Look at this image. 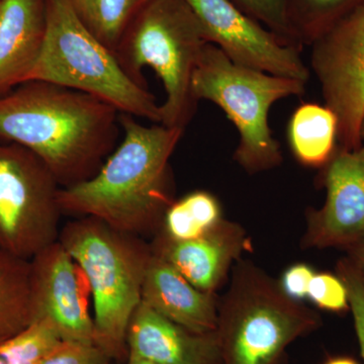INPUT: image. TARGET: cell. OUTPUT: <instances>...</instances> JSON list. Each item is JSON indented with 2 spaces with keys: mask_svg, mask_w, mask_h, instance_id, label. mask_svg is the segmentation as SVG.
Segmentation results:
<instances>
[{
  "mask_svg": "<svg viewBox=\"0 0 364 364\" xmlns=\"http://www.w3.org/2000/svg\"><path fill=\"white\" fill-rule=\"evenodd\" d=\"M119 114L87 93L26 81L0 97V140L32 151L70 188L95 176L116 149Z\"/></svg>",
  "mask_w": 364,
  "mask_h": 364,
  "instance_id": "obj_1",
  "label": "cell"
},
{
  "mask_svg": "<svg viewBox=\"0 0 364 364\" xmlns=\"http://www.w3.org/2000/svg\"><path fill=\"white\" fill-rule=\"evenodd\" d=\"M123 139L88 181L61 188L63 215L93 217L142 237L160 227L173 202L169 160L184 131L161 124L145 126L119 114Z\"/></svg>",
  "mask_w": 364,
  "mask_h": 364,
  "instance_id": "obj_2",
  "label": "cell"
},
{
  "mask_svg": "<svg viewBox=\"0 0 364 364\" xmlns=\"http://www.w3.org/2000/svg\"><path fill=\"white\" fill-rule=\"evenodd\" d=\"M58 241L82 269L90 284L95 344L117 363L128 359L127 333L142 301L152 248L142 237L93 217H74Z\"/></svg>",
  "mask_w": 364,
  "mask_h": 364,
  "instance_id": "obj_3",
  "label": "cell"
},
{
  "mask_svg": "<svg viewBox=\"0 0 364 364\" xmlns=\"http://www.w3.org/2000/svg\"><path fill=\"white\" fill-rule=\"evenodd\" d=\"M208 44L202 23L186 0H150L127 28L114 55L139 85L146 86L144 68L155 71L166 95L160 124L184 131L198 104L191 93L193 72Z\"/></svg>",
  "mask_w": 364,
  "mask_h": 364,
  "instance_id": "obj_4",
  "label": "cell"
},
{
  "mask_svg": "<svg viewBox=\"0 0 364 364\" xmlns=\"http://www.w3.org/2000/svg\"><path fill=\"white\" fill-rule=\"evenodd\" d=\"M45 14L42 51L28 81L87 93L121 114L160 124L156 98L124 72L114 53L81 20L71 0H45Z\"/></svg>",
  "mask_w": 364,
  "mask_h": 364,
  "instance_id": "obj_5",
  "label": "cell"
},
{
  "mask_svg": "<svg viewBox=\"0 0 364 364\" xmlns=\"http://www.w3.org/2000/svg\"><path fill=\"white\" fill-rule=\"evenodd\" d=\"M306 85L235 64L208 43L193 72L191 93L196 102L205 100L221 107L240 136L235 159L256 172L282 161L279 144L268 124L270 107L282 98L303 95Z\"/></svg>",
  "mask_w": 364,
  "mask_h": 364,
  "instance_id": "obj_6",
  "label": "cell"
},
{
  "mask_svg": "<svg viewBox=\"0 0 364 364\" xmlns=\"http://www.w3.org/2000/svg\"><path fill=\"white\" fill-rule=\"evenodd\" d=\"M61 186L42 160L0 140V251L23 259L58 241Z\"/></svg>",
  "mask_w": 364,
  "mask_h": 364,
  "instance_id": "obj_7",
  "label": "cell"
},
{
  "mask_svg": "<svg viewBox=\"0 0 364 364\" xmlns=\"http://www.w3.org/2000/svg\"><path fill=\"white\" fill-rule=\"evenodd\" d=\"M236 299L218 318L222 364H282L289 345L318 325L315 314L267 287Z\"/></svg>",
  "mask_w": 364,
  "mask_h": 364,
  "instance_id": "obj_8",
  "label": "cell"
},
{
  "mask_svg": "<svg viewBox=\"0 0 364 364\" xmlns=\"http://www.w3.org/2000/svg\"><path fill=\"white\" fill-rule=\"evenodd\" d=\"M310 47L325 105L338 119L337 149H358L364 117V4Z\"/></svg>",
  "mask_w": 364,
  "mask_h": 364,
  "instance_id": "obj_9",
  "label": "cell"
},
{
  "mask_svg": "<svg viewBox=\"0 0 364 364\" xmlns=\"http://www.w3.org/2000/svg\"><path fill=\"white\" fill-rule=\"evenodd\" d=\"M202 23L208 42L235 64L306 83L310 70L299 49L287 45L231 0H186Z\"/></svg>",
  "mask_w": 364,
  "mask_h": 364,
  "instance_id": "obj_10",
  "label": "cell"
},
{
  "mask_svg": "<svg viewBox=\"0 0 364 364\" xmlns=\"http://www.w3.org/2000/svg\"><path fill=\"white\" fill-rule=\"evenodd\" d=\"M32 322L50 321L64 341L95 344L90 284L59 241L30 259Z\"/></svg>",
  "mask_w": 364,
  "mask_h": 364,
  "instance_id": "obj_11",
  "label": "cell"
},
{
  "mask_svg": "<svg viewBox=\"0 0 364 364\" xmlns=\"http://www.w3.org/2000/svg\"><path fill=\"white\" fill-rule=\"evenodd\" d=\"M324 207L313 218V241L322 247H352L364 241V145L337 149L325 165Z\"/></svg>",
  "mask_w": 364,
  "mask_h": 364,
  "instance_id": "obj_12",
  "label": "cell"
},
{
  "mask_svg": "<svg viewBox=\"0 0 364 364\" xmlns=\"http://www.w3.org/2000/svg\"><path fill=\"white\" fill-rule=\"evenodd\" d=\"M129 355L155 364H222L215 332L198 334L141 301L127 333Z\"/></svg>",
  "mask_w": 364,
  "mask_h": 364,
  "instance_id": "obj_13",
  "label": "cell"
},
{
  "mask_svg": "<svg viewBox=\"0 0 364 364\" xmlns=\"http://www.w3.org/2000/svg\"><path fill=\"white\" fill-rule=\"evenodd\" d=\"M45 30V0H0V97L30 78Z\"/></svg>",
  "mask_w": 364,
  "mask_h": 364,
  "instance_id": "obj_14",
  "label": "cell"
},
{
  "mask_svg": "<svg viewBox=\"0 0 364 364\" xmlns=\"http://www.w3.org/2000/svg\"><path fill=\"white\" fill-rule=\"evenodd\" d=\"M142 303L189 331L207 334L217 330L219 316L212 294L196 289L154 253L144 279Z\"/></svg>",
  "mask_w": 364,
  "mask_h": 364,
  "instance_id": "obj_15",
  "label": "cell"
},
{
  "mask_svg": "<svg viewBox=\"0 0 364 364\" xmlns=\"http://www.w3.org/2000/svg\"><path fill=\"white\" fill-rule=\"evenodd\" d=\"M238 241L222 223L198 239L171 241L158 235L151 244L153 253L176 268L196 289L212 293L219 284L230 261L237 251Z\"/></svg>",
  "mask_w": 364,
  "mask_h": 364,
  "instance_id": "obj_16",
  "label": "cell"
},
{
  "mask_svg": "<svg viewBox=\"0 0 364 364\" xmlns=\"http://www.w3.org/2000/svg\"><path fill=\"white\" fill-rule=\"evenodd\" d=\"M338 119L327 105L306 102L294 112L287 138L294 157L306 166H325L337 150Z\"/></svg>",
  "mask_w": 364,
  "mask_h": 364,
  "instance_id": "obj_17",
  "label": "cell"
},
{
  "mask_svg": "<svg viewBox=\"0 0 364 364\" xmlns=\"http://www.w3.org/2000/svg\"><path fill=\"white\" fill-rule=\"evenodd\" d=\"M31 323L30 260L0 251V342Z\"/></svg>",
  "mask_w": 364,
  "mask_h": 364,
  "instance_id": "obj_18",
  "label": "cell"
},
{
  "mask_svg": "<svg viewBox=\"0 0 364 364\" xmlns=\"http://www.w3.org/2000/svg\"><path fill=\"white\" fill-rule=\"evenodd\" d=\"M221 224V208L217 198L196 191L173 200L165 210L159 236L171 241H188L205 236Z\"/></svg>",
  "mask_w": 364,
  "mask_h": 364,
  "instance_id": "obj_19",
  "label": "cell"
},
{
  "mask_svg": "<svg viewBox=\"0 0 364 364\" xmlns=\"http://www.w3.org/2000/svg\"><path fill=\"white\" fill-rule=\"evenodd\" d=\"M364 0H291L289 21L294 43L311 46Z\"/></svg>",
  "mask_w": 364,
  "mask_h": 364,
  "instance_id": "obj_20",
  "label": "cell"
},
{
  "mask_svg": "<svg viewBox=\"0 0 364 364\" xmlns=\"http://www.w3.org/2000/svg\"><path fill=\"white\" fill-rule=\"evenodd\" d=\"M91 32L114 53L127 28L150 0H71Z\"/></svg>",
  "mask_w": 364,
  "mask_h": 364,
  "instance_id": "obj_21",
  "label": "cell"
},
{
  "mask_svg": "<svg viewBox=\"0 0 364 364\" xmlns=\"http://www.w3.org/2000/svg\"><path fill=\"white\" fill-rule=\"evenodd\" d=\"M63 342L50 321H33L11 338L0 342V364H37Z\"/></svg>",
  "mask_w": 364,
  "mask_h": 364,
  "instance_id": "obj_22",
  "label": "cell"
},
{
  "mask_svg": "<svg viewBox=\"0 0 364 364\" xmlns=\"http://www.w3.org/2000/svg\"><path fill=\"white\" fill-rule=\"evenodd\" d=\"M243 13L279 36L287 45L299 48L294 43L289 21L291 0H231Z\"/></svg>",
  "mask_w": 364,
  "mask_h": 364,
  "instance_id": "obj_23",
  "label": "cell"
},
{
  "mask_svg": "<svg viewBox=\"0 0 364 364\" xmlns=\"http://www.w3.org/2000/svg\"><path fill=\"white\" fill-rule=\"evenodd\" d=\"M308 296L318 308L331 312L349 309L348 293L343 280L330 273L314 274L309 284Z\"/></svg>",
  "mask_w": 364,
  "mask_h": 364,
  "instance_id": "obj_24",
  "label": "cell"
},
{
  "mask_svg": "<svg viewBox=\"0 0 364 364\" xmlns=\"http://www.w3.org/2000/svg\"><path fill=\"white\" fill-rule=\"evenodd\" d=\"M338 272L348 293L349 309L353 316L356 336L364 359V279L349 260L340 263Z\"/></svg>",
  "mask_w": 364,
  "mask_h": 364,
  "instance_id": "obj_25",
  "label": "cell"
},
{
  "mask_svg": "<svg viewBox=\"0 0 364 364\" xmlns=\"http://www.w3.org/2000/svg\"><path fill=\"white\" fill-rule=\"evenodd\" d=\"M114 360L95 344L67 342L37 364H112Z\"/></svg>",
  "mask_w": 364,
  "mask_h": 364,
  "instance_id": "obj_26",
  "label": "cell"
},
{
  "mask_svg": "<svg viewBox=\"0 0 364 364\" xmlns=\"http://www.w3.org/2000/svg\"><path fill=\"white\" fill-rule=\"evenodd\" d=\"M315 273L304 264L294 265L282 277V289L289 299H301L308 296L309 284Z\"/></svg>",
  "mask_w": 364,
  "mask_h": 364,
  "instance_id": "obj_27",
  "label": "cell"
},
{
  "mask_svg": "<svg viewBox=\"0 0 364 364\" xmlns=\"http://www.w3.org/2000/svg\"><path fill=\"white\" fill-rule=\"evenodd\" d=\"M351 259H349L364 279V241L350 247Z\"/></svg>",
  "mask_w": 364,
  "mask_h": 364,
  "instance_id": "obj_28",
  "label": "cell"
},
{
  "mask_svg": "<svg viewBox=\"0 0 364 364\" xmlns=\"http://www.w3.org/2000/svg\"><path fill=\"white\" fill-rule=\"evenodd\" d=\"M324 364H359L355 359L347 358V356H337L328 359Z\"/></svg>",
  "mask_w": 364,
  "mask_h": 364,
  "instance_id": "obj_29",
  "label": "cell"
},
{
  "mask_svg": "<svg viewBox=\"0 0 364 364\" xmlns=\"http://www.w3.org/2000/svg\"><path fill=\"white\" fill-rule=\"evenodd\" d=\"M124 364H155L150 363V361L146 360V359L136 358V356L129 355L126 363Z\"/></svg>",
  "mask_w": 364,
  "mask_h": 364,
  "instance_id": "obj_30",
  "label": "cell"
},
{
  "mask_svg": "<svg viewBox=\"0 0 364 364\" xmlns=\"http://www.w3.org/2000/svg\"><path fill=\"white\" fill-rule=\"evenodd\" d=\"M360 138H361V141H363V144L364 145V117H363V122H361Z\"/></svg>",
  "mask_w": 364,
  "mask_h": 364,
  "instance_id": "obj_31",
  "label": "cell"
}]
</instances>
